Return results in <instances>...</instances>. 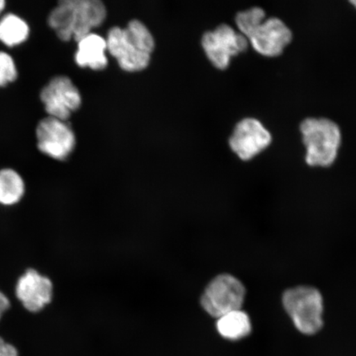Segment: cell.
<instances>
[{
    "label": "cell",
    "mask_w": 356,
    "mask_h": 356,
    "mask_svg": "<svg viewBox=\"0 0 356 356\" xmlns=\"http://www.w3.org/2000/svg\"><path fill=\"white\" fill-rule=\"evenodd\" d=\"M106 15V7L99 0H64L53 8L47 24L61 41L73 38L79 42L99 26Z\"/></svg>",
    "instance_id": "obj_1"
},
{
    "label": "cell",
    "mask_w": 356,
    "mask_h": 356,
    "mask_svg": "<svg viewBox=\"0 0 356 356\" xmlns=\"http://www.w3.org/2000/svg\"><path fill=\"white\" fill-rule=\"evenodd\" d=\"M106 42V50L128 72L145 70L154 49L152 34L139 20L129 22L126 29H111Z\"/></svg>",
    "instance_id": "obj_2"
},
{
    "label": "cell",
    "mask_w": 356,
    "mask_h": 356,
    "mask_svg": "<svg viewBox=\"0 0 356 356\" xmlns=\"http://www.w3.org/2000/svg\"><path fill=\"white\" fill-rule=\"evenodd\" d=\"M300 132L309 166L326 168L335 162L341 142L337 123L326 118H307L300 124Z\"/></svg>",
    "instance_id": "obj_3"
},
{
    "label": "cell",
    "mask_w": 356,
    "mask_h": 356,
    "mask_svg": "<svg viewBox=\"0 0 356 356\" xmlns=\"http://www.w3.org/2000/svg\"><path fill=\"white\" fill-rule=\"evenodd\" d=\"M283 305L295 326L306 335L317 333L323 325V300L321 293L311 286L287 289Z\"/></svg>",
    "instance_id": "obj_4"
},
{
    "label": "cell",
    "mask_w": 356,
    "mask_h": 356,
    "mask_svg": "<svg viewBox=\"0 0 356 356\" xmlns=\"http://www.w3.org/2000/svg\"><path fill=\"white\" fill-rule=\"evenodd\" d=\"M246 291L240 280L231 275H218L209 284L202 297L203 309L213 317L241 309Z\"/></svg>",
    "instance_id": "obj_5"
},
{
    "label": "cell",
    "mask_w": 356,
    "mask_h": 356,
    "mask_svg": "<svg viewBox=\"0 0 356 356\" xmlns=\"http://www.w3.org/2000/svg\"><path fill=\"white\" fill-rule=\"evenodd\" d=\"M35 139L40 152L59 161L68 159L76 144L70 124L48 115L38 122L35 128Z\"/></svg>",
    "instance_id": "obj_6"
},
{
    "label": "cell",
    "mask_w": 356,
    "mask_h": 356,
    "mask_svg": "<svg viewBox=\"0 0 356 356\" xmlns=\"http://www.w3.org/2000/svg\"><path fill=\"white\" fill-rule=\"evenodd\" d=\"M202 47L208 59L216 68H228L230 60L248 50L249 42L241 33L235 32L227 24L218 26L212 32L204 34Z\"/></svg>",
    "instance_id": "obj_7"
},
{
    "label": "cell",
    "mask_w": 356,
    "mask_h": 356,
    "mask_svg": "<svg viewBox=\"0 0 356 356\" xmlns=\"http://www.w3.org/2000/svg\"><path fill=\"white\" fill-rule=\"evenodd\" d=\"M52 280L34 268H29L17 279L15 297L25 311L31 314L42 313L54 299Z\"/></svg>",
    "instance_id": "obj_8"
},
{
    "label": "cell",
    "mask_w": 356,
    "mask_h": 356,
    "mask_svg": "<svg viewBox=\"0 0 356 356\" xmlns=\"http://www.w3.org/2000/svg\"><path fill=\"white\" fill-rule=\"evenodd\" d=\"M40 99L48 117L66 122L81 105V96L70 78L58 75L52 78L41 92Z\"/></svg>",
    "instance_id": "obj_9"
},
{
    "label": "cell",
    "mask_w": 356,
    "mask_h": 356,
    "mask_svg": "<svg viewBox=\"0 0 356 356\" xmlns=\"http://www.w3.org/2000/svg\"><path fill=\"white\" fill-rule=\"evenodd\" d=\"M273 136L260 121L255 118H245L234 128L229 139L233 152L243 161H248L268 147Z\"/></svg>",
    "instance_id": "obj_10"
},
{
    "label": "cell",
    "mask_w": 356,
    "mask_h": 356,
    "mask_svg": "<svg viewBox=\"0 0 356 356\" xmlns=\"http://www.w3.org/2000/svg\"><path fill=\"white\" fill-rule=\"evenodd\" d=\"M292 38L291 30L282 20L270 17L266 19L248 40L260 55L277 57L282 54Z\"/></svg>",
    "instance_id": "obj_11"
},
{
    "label": "cell",
    "mask_w": 356,
    "mask_h": 356,
    "mask_svg": "<svg viewBox=\"0 0 356 356\" xmlns=\"http://www.w3.org/2000/svg\"><path fill=\"white\" fill-rule=\"evenodd\" d=\"M106 51V42L104 38L97 34H88L78 42L75 62L82 68L104 70L108 65Z\"/></svg>",
    "instance_id": "obj_12"
},
{
    "label": "cell",
    "mask_w": 356,
    "mask_h": 356,
    "mask_svg": "<svg viewBox=\"0 0 356 356\" xmlns=\"http://www.w3.org/2000/svg\"><path fill=\"white\" fill-rule=\"evenodd\" d=\"M26 193V181L19 172L12 168L0 169V206H17L24 198Z\"/></svg>",
    "instance_id": "obj_13"
},
{
    "label": "cell",
    "mask_w": 356,
    "mask_h": 356,
    "mask_svg": "<svg viewBox=\"0 0 356 356\" xmlns=\"http://www.w3.org/2000/svg\"><path fill=\"white\" fill-rule=\"evenodd\" d=\"M216 327L220 336L230 341L242 339L252 331L250 318L241 309L229 312L218 318Z\"/></svg>",
    "instance_id": "obj_14"
},
{
    "label": "cell",
    "mask_w": 356,
    "mask_h": 356,
    "mask_svg": "<svg viewBox=\"0 0 356 356\" xmlns=\"http://www.w3.org/2000/svg\"><path fill=\"white\" fill-rule=\"evenodd\" d=\"M30 35V26L24 19L8 13L0 19V42L8 47L20 46Z\"/></svg>",
    "instance_id": "obj_15"
},
{
    "label": "cell",
    "mask_w": 356,
    "mask_h": 356,
    "mask_svg": "<svg viewBox=\"0 0 356 356\" xmlns=\"http://www.w3.org/2000/svg\"><path fill=\"white\" fill-rule=\"evenodd\" d=\"M265 20L266 13L259 7L240 12L235 19L239 33L243 35L247 39Z\"/></svg>",
    "instance_id": "obj_16"
},
{
    "label": "cell",
    "mask_w": 356,
    "mask_h": 356,
    "mask_svg": "<svg viewBox=\"0 0 356 356\" xmlns=\"http://www.w3.org/2000/svg\"><path fill=\"white\" fill-rule=\"evenodd\" d=\"M17 65L13 58L6 51H0V88H6L17 79Z\"/></svg>",
    "instance_id": "obj_17"
},
{
    "label": "cell",
    "mask_w": 356,
    "mask_h": 356,
    "mask_svg": "<svg viewBox=\"0 0 356 356\" xmlns=\"http://www.w3.org/2000/svg\"><path fill=\"white\" fill-rule=\"evenodd\" d=\"M12 306V301L0 289V322L3 317V315L10 309Z\"/></svg>",
    "instance_id": "obj_18"
},
{
    "label": "cell",
    "mask_w": 356,
    "mask_h": 356,
    "mask_svg": "<svg viewBox=\"0 0 356 356\" xmlns=\"http://www.w3.org/2000/svg\"><path fill=\"white\" fill-rule=\"evenodd\" d=\"M0 356H19V350L15 345L6 341L0 349Z\"/></svg>",
    "instance_id": "obj_19"
},
{
    "label": "cell",
    "mask_w": 356,
    "mask_h": 356,
    "mask_svg": "<svg viewBox=\"0 0 356 356\" xmlns=\"http://www.w3.org/2000/svg\"><path fill=\"white\" fill-rule=\"evenodd\" d=\"M6 8V2L4 0H0V16H1L4 10Z\"/></svg>",
    "instance_id": "obj_20"
},
{
    "label": "cell",
    "mask_w": 356,
    "mask_h": 356,
    "mask_svg": "<svg viewBox=\"0 0 356 356\" xmlns=\"http://www.w3.org/2000/svg\"><path fill=\"white\" fill-rule=\"evenodd\" d=\"M4 341H6V340H4V338L0 336V349H1V347L4 343Z\"/></svg>",
    "instance_id": "obj_21"
},
{
    "label": "cell",
    "mask_w": 356,
    "mask_h": 356,
    "mask_svg": "<svg viewBox=\"0 0 356 356\" xmlns=\"http://www.w3.org/2000/svg\"><path fill=\"white\" fill-rule=\"evenodd\" d=\"M350 3L355 7L356 10V0H353V1H350Z\"/></svg>",
    "instance_id": "obj_22"
}]
</instances>
